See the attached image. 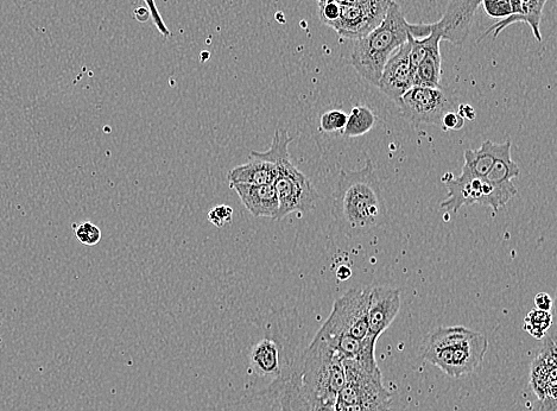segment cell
I'll use <instances>...</instances> for the list:
<instances>
[{
	"label": "cell",
	"mask_w": 557,
	"mask_h": 411,
	"mask_svg": "<svg viewBox=\"0 0 557 411\" xmlns=\"http://www.w3.org/2000/svg\"><path fill=\"white\" fill-rule=\"evenodd\" d=\"M333 213L341 229L357 235L386 223L388 207L371 158L362 169L341 170Z\"/></svg>",
	"instance_id": "obj_1"
},
{
	"label": "cell",
	"mask_w": 557,
	"mask_h": 411,
	"mask_svg": "<svg viewBox=\"0 0 557 411\" xmlns=\"http://www.w3.org/2000/svg\"><path fill=\"white\" fill-rule=\"evenodd\" d=\"M489 350L484 334L466 327H440L423 340L422 357L446 375L460 378L476 371Z\"/></svg>",
	"instance_id": "obj_2"
},
{
	"label": "cell",
	"mask_w": 557,
	"mask_h": 411,
	"mask_svg": "<svg viewBox=\"0 0 557 411\" xmlns=\"http://www.w3.org/2000/svg\"><path fill=\"white\" fill-rule=\"evenodd\" d=\"M291 142L293 138L286 130L277 129L269 150L264 153L251 151V156L274 163L277 168L274 186L280 208L275 220H282L295 212L312 211L319 200V193L312 181L290 160L288 148Z\"/></svg>",
	"instance_id": "obj_3"
},
{
	"label": "cell",
	"mask_w": 557,
	"mask_h": 411,
	"mask_svg": "<svg viewBox=\"0 0 557 411\" xmlns=\"http://www.w3.org/2000/svg\"><path fill=\"white\" fill-rule=\"evenodd\" d=\"M409 28L401 6L392 2L379 27L354 43L351 63L360 77L378 86L386 61L408 41Z\"/></svg>",
	"instance_id": "obj_4"
},
{
	"label": "cell",
	"mask_w": 557,
	"mask_h": 411,
	"mask_svg": "<svg viewBox=\"0 0 557 411\" xmlns=\"http://www.w3.org/2000/svg\"><path fill=\"white\" fill-rule=\"evenodd\" d=\"M296 372L302 387L326 402L335 403L345 384L343 357L319 333L297 362Z\"/></svg>",
	"instance_id": "obj_5"
},
{
	"label": "cell",
	"mask_w": 557,
	"mask_h": 411,
	"mask_svg": "<svg viewBox=\"0 0 557 411\" xmlns=\"http://www.w3.org/2000/svg\"><path fill=\"white\" fill-rule=\"evenodd\" d=\"M442 182L448 189L447 199L441 202L442 210L458 213L465 206H487L498 212L518 193L517 188L493 185L485 177L461 172L460 176L446 174Z\"/></svg>",
	"instance_id": "obj_6"
},
{
	"label": "cell",
	"mask_w": 557,
	"mask_h": 411,
	"mask_svg": "<svg viewBox=\"0 0 557 411\" xmlns=\"http://www.w3.org/2000/svg\"><path fill=\"white\" fill-rule=\"evenodd\" d=\"M371 287L353 288L334 302L331 315L328 316L319 333L328 338L351 337L364 340L369 337V313Z\"/></svg>",
	"instance_id": "obj_7"
},
{
	"label": "cell",
	"mask_w": 557,
	"mask_h": 411,
	"mask_svg": "<svg viewBox=\"0 0 557 411\" xmlns=\"http://www.w3.org/2000/svg\"><path fill=\"white\" fill-rule=\"evenodd\" d=\"M395 104L402 116L414 124L441 125L443 116L454 111L452 101L441 88L414 86Z\"/></svg>",
	"instance_id": "obj_8"
},
{
	"label": "cell",
	"mask_w": 557,
	"mask_h": 411,
	"mask_svg": "<svg viewBox=\"0 0 557 411\" xmlns=\"http://www.w3.org/2000/svg\"><path fill=\"white\" fill-rule=\"evenodd\" d=\"M556 372L555 340L547 338L542 351L531 365L530 385L541 403L538 411H556Z\"/></svg>",
	"instance_id": "obj_9"
},
{
	"label": "cell",
	"mask_w": 557,
	"mask_h": 411,
	"mask_svg": "<svg viewBox=\"0 0 557 411\" xmlns=\"http://www.w3.org/2000/svg\"><path fill=\"white\" fill-rule=\"evenodd\" d=\"M483 0H451L441 20L432 24V33L454 46H462L470 36L474 16Z\"/></svg>",
	"instance_id": "obj_10"
},
{
	"label": "cell",
	"mask_w": 557,
	"mask_h": 411,
	"mask_svg": "<svg viewBox=\"0 0 557 411\" xmlns=\"http://www.w3.org/2000/svg\"><path fill=\"white\" fill-rule=\"evenodd\" d=\"M377 87L395 103L414 87V69L410 61L409 41L403 43L386 61Z\"/></svg>",
	"instance_id": "obj_11"
},
{
	"label": "cell",
	"mask_w": 557,
	"mask_h": 411,
	"mask_svg": "<svg viewBox=\"0 0 557 411\" xmlns=\"http://www.w3.org/2000/svg\"><path fill=\"white\" fill-rule=\"evenodd\" d=\"M388 10L366 6L341 5L338 21L332 25L341 37L357 41L379 27Z\"/></svg>",
	"instance_id": "obj_12"
},
{
	"label": "cell",
	"mask_w": 557,
	"mask_h": 411,
	"mask_svg": "<svg viewBox=\"0 0 557 411\" xmlns=\"http://www.w3.org/2000/svg\"><path fill=\"white\" fill-rule=\"evenodd\" d=\"M401 290L389 287H371L369 313V335L381 337L401 311Z\"/></svg>",
	"instance_id": "obj_13"
},
{
	"label": "cell",
	"mask_w": 557,
	"mask_h": 411,
	"mask_svg": "<svg viewBox=\"0 0 557 411\" xmlns=\"http://www.w3.org/2000/svg\"><path fill=\"white\" fill-rule=\"evenodd\" d=\"M269 392L278 396L281 411H335V403L322 401L302 387L296 366L288 378L272 384Z\"/></svg>",
	"instance_id": "obj_14"
},
{
	"label": "cell",
	"mask_w": 557,
	"mask_h": 411,
	"mask_svg": "<svg viewBox=\"0 0 557 411\" xmlns=\"http://www.w3.org/2000/svg\"><path fill=\"white\" fill-rule=\"evenodd\" d=\"M250 364L259 376L272 377L277 384L288 378L295 366H288L281 356V347L277 341L265 338L252 347Z\"/></svg>",
	"instance_id": "obj_15"
},
{
	"label": "cell",
	"mask_w": 557,
	"mask_h": 411,
	"mask_svg": "<svg viewBox=\"0 0 557 411\" xmlns=\"http://www.w3.org/2000/svg\"><path fill=\"white\" fill-rule=\"evenodd\" d=\"M246 210L257 218L276 219L278 208L277 193L274 185L249 186L232 185Z\"/></svg>",
	"instance_id": "obj_16"
},
{
	"label": "cell",
	"mask_w": 557,
	"mask_h": 411,
	"mask_svg": "<svg viewBox=\"0 0 557 411\" xmlns=\"http://www.w3.org/2000/svg\"><path fill=\"white\" fill-rule=\"evenodd\" d=\"M277 177V168L274 163L262 158L250 157L249 162L240 164L230 170L227 179L232 185L264 186L274 185Z\"/></svg>",
	"instance_id": "obj_17"
},
{
	"label": "cell",
	"mask_w": 557,
	"mask_h": 411,
	"mask_svg": "<svg viewBox=\"0 0 557 411\" xmlns=\"http://www.w3.org/2000/svg\"><path fill=\"white\" fill-rule=\"evenodd\" d=\"M510 145V139L502 144L485 141L478 150H466L464 154L465 164L462 167V172L473 176L485 177L489 174L500 154Z\"/></svg>",
	"instance_id": "obj_18"
},
{
	"label": "cell",
	"mask_w": 557,
	"mask_h": 411,
	"mask_svg": "<svg viewBox=\"0 0 557 411\" xmlns=\"http://www.w3.org/2000/svg\"><path fill=\"white\" fill-rule=\"evenodd\" d=\"M547 2L548 0H518V14L506 17L505 20L497 23L495 27L487 30L485 36L489 35L491 31H493V34H495L493 36H495L496 39V37L500 34V31H503L506 27H509V25L523 22L530 25L531 30H533L535 39L538 42H541V17L544 5H546Z\"/></svg>",
	"instance_id": "obj_19"
},
{
	"label": "cell",
	"mask_w": 557,
	"mask_h": 411,
	"mask_svg": "<svg viewBox=\"0 0 557 411\" xmlns=\"http://www.w3.org/2000/svg\"><path fill=\"white\" fill-rule=\"evenodd\" d=\"M442 77V56L440 47L433 48L416 67L414 86L440 88Z\"/></svg>",
	"instance_id": "obj_20"
},
{
	"label": "cell",
	"mask_w": 557,
	"mask_h": 411,
	"mask_svg": "<svg viewBox=\"0 0 557 411\" xmlns=\"http://www.w3.org/2000/svg\"><path fill=\"white\" fill-rule=\"evenodd\" d=\"M519 174H521V170H519L517 163L512 161L510 145V147L506 148L497 158L489 174L485 176V179L497 187L514 188L516 186L512 183V179L518 177Z\"/></svg>",
	"instance_id": "obj_21"
},
{
	"label": "cell",
	"mask_w": 557,
	"mask_h": 411,
	"mask_svg": "<svg viewBox=\"0 0 557 411\" xmlns=\"http://www.w3.org/2000/svg\"><path fill=\"white\" fill-rule=\"evenodd\" d=\"M377 122L375 113L369 107L356 106L353 107L350 116H347V122L343 134L348 138H356L364 136L373 129Z\"/></svg>",
	"instance_id": "obj_22"
},
{
	"label": "cell",
	"mask_w": 557,
	"mask_h": 411,
	"mask_svg": "<svg viewBox=\"0 0 557 411\" xmlns=\"http://www.w3.org/2000/svg\"><path fill=\"white\" fill-rule=\"evenodd\" d=\"M391 394H382L359 398L353 403L335 402V411H391Z\"/></svg>",
	"instance_id": "obj_23"
},
{
	"label": "cell",
	"mask_w": 557,
	"mask_h": 411,
	"mask_svg": "<svg viewBox=\"0 0 557 411\" xmlns=\"http://www.w3.org/2000/svg\"><path fill=\"white\" fill-rule=\"evenodd\" d=\"M552 325V312H544L535 308L534 311H531L527 316H525L523 330L529 333L531 337L541 340L546 337V334Z\"/></svg>",
	"instance_id": "obj_24"
},
{
	"label": "cell",
	"mask_w": 557,
	"mask_h": 411,
	"mask_svg": "<svg viewBox=\"0 0 557 411\" xmlns=\"http://www.w3.org/2000/svg\"><path fill=\"white\" fill-rule=\"evenodd\" d=\"M73 231L75 238H77L82 245L94 246L100 243L101 230L96 224L91 223V221H82V223L73 224Z\"/></svg>",
	"instance_id": "obj_25"
},
{
	"label": "cell",
	"mask_w": 557,
	"mask_h": 411,
	"mask_svg": "<svg viewBox=\"0 0 557 411\" xmlns=\"http://www.w3.org/2000/svg\"><path fill=\"white\" fill-rule=\"evenodd\" d=\"M487 14L492 17H509L518 14V0H483Z\"/></svg>",
	"instance_id": "obj_26"
},
{
	"label": "cell",
	"mask_w": 557,
	"mask_h": 411,
	"mask_svg": "<svg viewBox=\"0 0 557 411\" xmlns=\"http://www.w3.org/2000/svg\"><path fill=\"white\" fill-rule=\"evenodd\" d=\"M347 122V115L341 110H331L324 113L320 118V129L326 134L343 131Z\"/></svg>",
	"instance_id": "obj_27"
},
{
	"label": "cell",
	"mask_w": 557,
	"mask_h": 411,
	"mask_svg": "<svg viewBox=\"0 0 557 411\" xmlns=\"http://www.w3.org/2000/svg\"><path fill=\"white\" fill-rule=\"evenodd\" d=\"M341 5L337 0H324L319 2L320 21L331 28L338 21Z\"/></svg>",
	"instance_id": "obj_28"
},
{
	"label": "cell",
	"mask_w": 557,
	"mask_h": 411,
	"mask_svg": "<svg viewBox=\"0 0 557 411\" xmlns=\"http://www.w3.org/2000/svg\"><path fill=\"white\" fill-rule=\"evenodd\" d=\"M233 208L227 205H218L212 208L208 213V220L218 229H223L226 225L232 223Z\"/></svg>",
	"instance_id": "obj_29"
},
{
	"label": "cell",
	"mask_w": 557,
	"mask_h": 411,
	"mask_svg": "<svg viewBox=\"0 0 557 411\" xmlns=\"http://www.w3.org/2000/svg\"><path fill=\"white\" fill-rule=\"evenodd\" d=\"M141 2L150 12V18L151 20H153V23L155 24L157 30L160 31V34L164 37H167V39L168 37L172 36V33H170V30L167 28L166 23H164V21L162 20L160 11L157 10L155 0H141Z\"/></svg>",
	"instance_id": "obj_30"
},
{
	"label": "cell",
	"mask_w": 557,
	"mask_h": 411,
	"mask_svg": "<svg viewBox=\"0 0 557 411\" xmlns=\"http://www.w3.org/2000/svg\"><path fill=\"white\" fill-rule=\"evenodd\" d=\"M465 120L461 118L458 112L451 111L447 112L441 120V128L445 131L449 130H461L464 128Z\"/></svg>",
	"instance_id": "obj_31"
},
{
	"label": "cell",
	"mask_w": 557,
	"mask_h": 411,
	"mask_svg": "<svg viewBox=\"0 0 557 411\" xmlns=\"http://www.w3.org/2000/svg\"><path fill=\"white\" fill-rule=\"evenodd\" d=\"M340 5L366 6V8L389 9L394 0H337Z\"/></svg>",
	"instance_id": "obj_32"
},
{
	"label": "cell",
	"mask_w": 557,
	"mask_h": 411,
	"mask_svg": "<svg viewBox=\"0 0 557 411\" xmlns=\"http://www.w3.org/2000/svg\"><path fill=\"white\" fill-rule=\"evenodd\" d=\"M535 306L536 309H540V311L550 312L553 308V299L547 293H538L535 296Z\"/></svg>",
	"instance_id": "obj_33"
},
{
	"label": "cell",
	"mask_w": 557,
	"mask_h": 411,
	"mask_svg": "<svg viewBox=\"0 0 557 411\" xmlns=\"http://www.w3.org/2000/svg\"><path fill=\"white\" fill-rule=\"evenodd\" d=\"M458 113L464 120H474L476 119V111L473 107L467 104H461L458 109Z\"/></svg>",
	"instance_id": "obj_34"
},
{
	"label": "cell",
	"mask_w": 557,
	"mask_h": 411,
	"mask_svg": "<svg viewBox=\"0 0 557 411\" xmlns=\"http://www.w3.org/2000/svg\"><path fill=\"white\" fill-rule=\"evenodd\" d=\"M135 16L139 22L144 23L149 20L150 12L147 8H145V6H139V8L135 10Z\"/></svg>",
	"instance_id": "obj_35"
},
{
	"label": "cell",
	"mask_w": 557,
	"mask_h": 411,
	"mask_svg": "<svg viewBox=\"0 0 557 411\" xmlns=\"http://www.w3.org/2000/svg\"><path fill=\"white\" fill-rule=\"evenodd\" d=\"M352 276L351 268L346 267V265H341V267L337 271V277L339 281H347L350 280Z\"/></svg>",
	"instance_id": "obj_36"
},
{
	"label": "cell",
	"mask_w": 557,
	"mask_h": 411,
	"mask_svg": "<svg viewBox=\"0 0 557 411\" xmlns=\"http://www.w3.org/2000/svg\"><path fill=\"white\" fill-rule=\"evenodd\" d=\"M319 2H324V0H319Z\"/></svg>",
	"instance_id": "obj_37"
}]
</instances>
